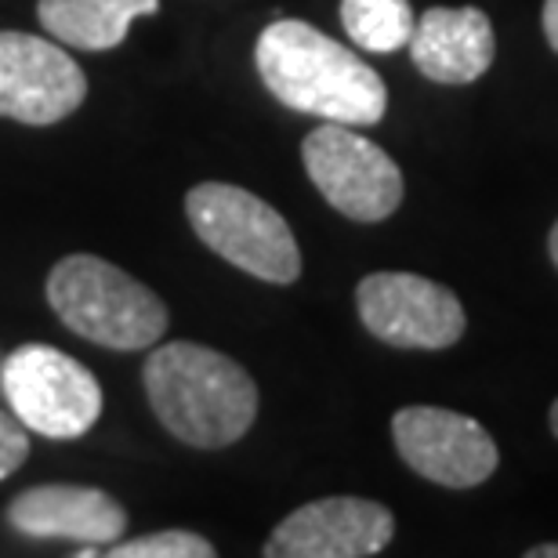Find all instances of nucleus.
Segmentation results:
<instances>
[{
    "label": "nucleus",
    "mask_w": 558,
    "mask_h": 558,
    "mask_svg": "<svg viewBox=\"0 0 558 558\" xmlns=\"http://www.w3.org/2000/svg\"><path fill=\"white\" fill-rule=\"evenodd\" d=\"M160 0H40L37 19L54 40L84 51H113L131 22L156 15Z\"/></svg>",
    "instance_id": "13"
},
{
    "label": "nucleus",
    "mask_w": 558,
    "mask_h": 558,
    "mask_svg": "<svg viewBox=\"0 0 558 558\" xmlns=\"http://www.w3.org/2000/svg\"><path fill=\"white\" fill-rule=\"evenodd\" d=\"M84 98L87 76L59 44L0 29V117L48 128L76 113Z\"/></svg>",
    "instance_id": "9"
},
{
    "label": "nucleus",
    "mask_w": 558,
    "mask_h": 558,
    "mask_svg": "<svg viewBox=\"0 0 558 558\" xmlns=\"http://www.w3.org/2000/svg\"><path fill=\"white\" fill-rule=\"evenodd\" d=\"M102 555L109 558H215V544L199 533L189 530H163V533H145V537L124 541V544H106Z\"/></svg>",
    "instance_id": "15"
},
{
    "label": "nucleus",
    "mask_w": 558,
    "mask_h": 558,
    "mask_svg": "<svg viewBox=\"0 0 558 558\" xmlns=\"http://www.w3.org/2000/svg\"><path fill=\"white\" fill-rule=\"evenodd\" d=\"M48 305L65 327L102 349L138 352L163 338L167 305L135 276L95 254H70L48 276Z\"/></svg>",
    "instance_id": "3"
},
{
    "label": "nucleus",
    "mask_w": 558,
    "mask_h": 558,
    "mask_svg": "<svg viewBox=\"0 0 558 558\" xmlns=\"http://www.w3.org/2000/svg\"><path fill=\"white\" fill-rule=\"evenodd\" d=\"M355 308L377 341L396 349H450L468 327L450 287L414 272H371L355 287Z\"/></svg>",
    "instance_id": "7"
},
{
    "label": "nucleus",
    "mask_w": 558,
    "mask_h": 558,
    "mask_svg": "<svg viewBox=\"0 0 558 558\" xmlns=\"http://www.w3.org/2000/svg\"><path fill=\"white\" fill-rule=\"evenodd\" d=\"M544 37H548L551 51H558V0H544Z\"/></svg>",
    "instance_id": "17"
},
{
    "label": "nucleus",
    "mask_w": 558,
    "mask_h": 558,
    "mask_svg": "<svg viewBox=\"0 0 558 558\" xmlns=\"http://www.w3.org/2000/svg\"><path fill=\"white\" fill-rule=\"evenodd\" d=\"M153 414L174 439L196 450L240 442L258 417V385L226 352L196 341L160 344L145 360Z\"/></svg>",
    "instance_id": "2"
},
{
    "label": "nucleus",
    "mask_w": 558,
    "mask_h": 558,
    "mask_svg": "<svg viewBox=\"0 0 558 558\" xmlns=\"http://www.w3.org/2000/svg\"><path fill=\"white\" fill-rule=\"evenodd\" d=\"M526 558H558V544H537L526 551Z\"/></svg>",
    "instance_id": "18"
},
{
    "label": "nucleus",
    "mask_w": 558,
    "mask_h": 558,
    "mask_svg": "<svg viewBox=\"0 0 558 558\" xmlns=\"http://www.w3.org/2000/svg\"><path fill=\"white\" fill-rule=\"evenodd\" d=\"M410 59L435 84H472L494 65V26L478 8H428L410 33Z\"/></svg>",
    "instance_id": "12"
},
{
    "label": "nucleus",
    "mask_w": 558,
    "mask_h": 558,
    "mask_svg": "<svg viewBox=\"0 0 558 558\" xmlns=\"http://www.w3.org/2000/svg\"><path fill=\"white\" fill-rule=\"evenodd\" d=\"M29 457V435L26 424L0 410V478L15 475Z\"/></svg>",
    "instance_id": "16"
},
{
    "label": "nucleus",
    "mask_w": 558,
    "mask_h": 558,
    "mask_svg": "<svg viewBox=\"0 0 558 558\" xmlns=\"http://www.w3.org/2000/svg\"><path fill=\"white\" fill-rule=\"evenodd\" d=\"M410 0H341V26L355 48L374 54H396L414 33Z\"/></svg>",
    "instance_id": "14"
},
{
    "label": "nucleus",
    "mask_w": 558,
    "mask_h": 558,
    "mask_svg": "<svg viewBox=\"0 0 558 558\" xmlns=\"http://www.w3.org/2000/svg\"><path fill=\"white\" fill-rule=\"evenodd\" d=\"M548 254H551V262H555V269H558V221L551 226V236H548Z\"/></svg>",
    "instance_id": "19"
},
{
    "label": "nucleus",
    "mask_w": 558,
    "mask_h": 558,
    "mask_svg": "<svg viewBox=\"0 0 558 558\" xmlns=\"http://www.w3.org/2000/svg\"><path fill=\"white\" fill-rule=\"evenodd\" d=\"M392 511L363 497H323L290 511L272 530L269 558H366L388 548Z\"/></svg>",
    "instance_id": "10"
},
{
    "label": "nucleus",
    "mask_w": 558,
    "mask_h": 558,
    "mask_svg": "<svg viewBox=\"0 0 558 558\" xmlns=\"http://www.w3.org/2000/svg\"><path fill=\"white\" fill-rule=\"evenodd\" d=\"M189 226L218 258L265 283H294L301 251L287 218L262 196L229 182L193 185L185 196Z\"/></svg>",
    "instance_id": "4"
},
{
    "label": "nucleus",
    "mask_w": 558,
    "mask_h": 558,
    "mask_svg": "<svg viewBox=\"0 0 558 558\" xmlns=\"http://www.w3.org/2000/svg\"><path fill=\"white\" fill-rule=\"evenodd\" d=\"M301 160L323 199L352 221H385L403 204V171L381 145L349 124H323L301 142Z\"/></svg>",
    "instance_id": "6"
},
{
    "label": "nucleus",
    "mask_w": 558,
    "mask_h": 558,
    "mask_svg": "<svg viewBox=\"0 0 558 558\" xmlns=\"http://www.w3.org/2000/svg\"><path fill=\"white\" fill-rule=\"evenodd\" d=\"M399 457L421 478L446 489L483 486L497 472V442L475 417L442 407H403L392 417Z\"/></svg>",
    "instance_id": "8"
},
{
    "label": "nucleus",
    "mask_w": 558,
    "mask_h": 558,
    "mask_svg": "<svg viewBox=\"0 0 558 558\" xmlns=\"http://www.w3.org/2000/svg\"><path fill=\"white\" fill-rule=\"evenodd\" d=\"M551 432H555V439H558V399L551 403Z\"/></svg>",
    "instance_id": "20"
},
{
    "label": "nucleus",
    "mask_w": 558,
    "mask_h": 558,
    "mask_svg": "<svg viewBox=\"0 0 558 558\" xmlns=\"http://www.w3.org/2000/svg\"><path fill=\"white\" fill-rule=\"evenodd\" d=\"M11 414L48 439H76L102 417L95 374L51 344H22L0 366Z\"/></svg>",
    "instance_id": "5"
},
{
    "label": "nucleus",
    "mask_w": 558,
    "mask_h": 558,
    "mask_svg": "<svg viewBox=\"0 0 558 558\" xmlns=\"http://www.w3.org/2000/svg\"><path fill=\"white\" fill-rule=\"evenodd\" d=\"M8 522L26 537L113 544L124 537L128 511L95 486H33L8 505Z\"/></svg>",
    "instance_id": "11"
},
{
    "label": "nucleus",
    "mask_w": 558,
    "mask_h": 558,
    "mask_svg": "<svg viewBox=\"0 0 558 558\" xmlns=\"http://www.w3.org/2000/svg\"><path fill=\"white\" fill-rule=\"evenodd\" d=\"M254 62L272 98L294 113L349 128H374L385 120L388 87L381 76L308 22H269L254 48Z\"/></svg>",
    "instance_id": "1"
}]
</instances>
